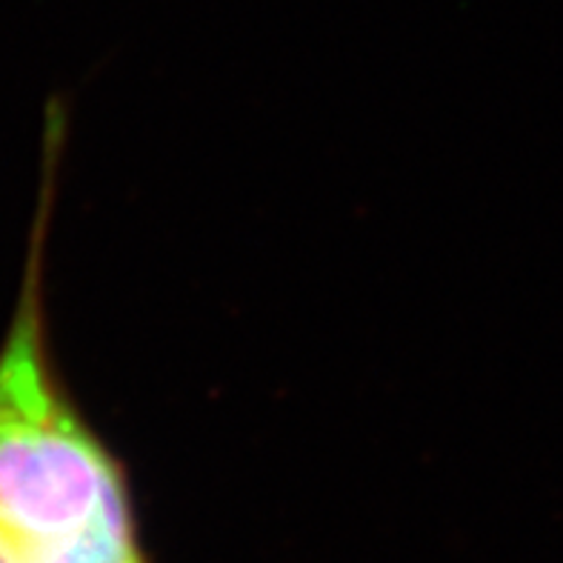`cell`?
<instances>
[{
	"mask_svg": "<svg viewBox=\"0 0 563 563\" xmlns=\"http://www.w3.org/2000/svg\"><path fill=\"white\" fill-rule=\"evenodd\" d=\"M66 114L49 107L26 269L0 341V555L9 563H150L126 470L55 364L46 241Z\"/></svg>",
	"mask_w": 563,
	"mask_h": 563,
	"instance_id": "6da1fadb",
	"label": "cell"
},
{
	"mask_svg": "<svg viewBox=\"0 0 563 563\" xmlns=\"http://www.w3.org/2000/svg\"><path fill=\"white\" fill-rule=\"evenodd\" d=\"M0 563H9V561H7V558H3V555H0Z\"/></svg>",
	"mask_w": 563,
	"mask_h": 563,
	"instance_id": "7a4b0ae2",
	"label": "cell"
}]
</instances>
